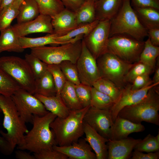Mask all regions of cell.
<instances>
[{"mask_svg": "<svg viewBox=\"0 0 159 159\" xmlns=\"http://www.w3.org/2000/svg\"><path fill=\"white\" fill-rule=\"evenodd\" d=\"M35 94L46 96L56 95V90L52 75L48 70L41 77L35 80Z\"/></svg>", "mask_w": 159, "mask_h": 159, "instance_id": "27", "label": "cell"}, {"mask_svg": "<svg viewBox=\"0 0 159 159\" xmlns=\"http://www.w3.org/2000/svg\"><path fill=\"white\" fill-rule=\"evenodd\" d=\"M0 112L3 113V125L6 132L0 130V134L11 144L14 149L21 146L24 143L25 134L29 130L19 116L11 97L0 95Z\"/></svg>", "mask_w": 159, "mask_h": 159, "instance_id": "3", "label": "cell"}, {"mask_svg": "<svg viewBox=\"0 0 159 159\" xmlns=\"http://www.w3.org/2000/svg\"><path fill=\"white\" fill-rule=\"evenodd\" d=\"M141 123L132 122L117 116L110 128V139L117 140L128 137L130 134L142 132L145 130Z\"/></svg>", "mask_w": 159, "mask_h": 159, "instance_id": "18", "label": "cell"}, {"mask_svg": "<svg viewBox=\"0 0 159 159\" xmlns=\"http://www.w3.org/2000/svg\"><path fill=\"white\" fill-rule=\"evenodd\" d=\"M92 87L81 83L75 85L77 96L83 107L90 105Z\"/></svg>", "mask_w": 159, "mask_h": 159, "instance_id": "41", "label": "cell"}, {"mask_svg": "<svg viewBox=\"0 0 159 159\" xmlns=\"http://www.w3.org/2000/svg\"><path fill=\"white\" fill-rule=\"evenodd\" d=\"M36 159H67L68 157L65 155L52 149L42 150L33 153Z\"/></svg>", "mask_w": 159, "mask_h": 159, "instance_id": "42", "label": "cell"}, {"mask_svg": "<svg viewBox=\"0 0 159 159\" xmlns=\"http://www.w3.org/2000/svg\"><path fill=\"white\" fill-rule=\"evenodd\" d=\"M0 68L9 75L20 86L34 95L35 79L24 59L15 56L0 58Z\"/></svg>", "mask_w": 159, "mask_h": 159, "instance_id": "7", "label": "cell"}, {"mask_svg": "<svg viewBox=\"0 0 159 159\" xmlns=\"http://www.w3.org/2000/svg\"><path fill=\"white\" fill-rule=\"evenodd\" d=\"M84 121L102 136L109 139L111 127L113 123L109 110L90 106L84 115Z\"/></svg>", "mask_w": 159, "mask_h": 159, "instance_id": "13", "label": "cell"}, {"mask_svg": "<svg viewBox=\"0 0 159 159\" xmlns=\"http://www.w3.org/2000/svg\"><path fill=\"white\" fill-rule=\"evenodd\" d=\"M124 0H97L95 2L96 19L99 21L111 20L118 12Z\"/></svg>", "mask_w": 159, "mask_h": 159, "instance_id": "21", "label": "cell"}, {"mask_svg": "<svg viewBox=\"0 0 159 159\" xmlns=\"http://www.w3.org/2000/svg\"><path fill=\"white\" fill-rule=\"evenodd\" d=\"M53 149L67 156L70 159H96L92 148L84 138L67 146L55 145Z\"/></svg>", "mask_w": 159, "mask_h": 159, "instance_id": "16", "label": "cell"}, {"mask_svg": "<svg viewBox=\"0 0 159 159\" xmlns=\"http://www.w3.org/2000/svg\"><path fill=\"white\" fill-rule=\"evenodd\" d=\"M135 7H151L159 10V0H130Z\"/></svg>", "mask_w": 159, "mask_h": 159, "instance_id": "44", "label": "cell"}, {"mask_svg": "<svg viewBox=\"0 0 159 159\" xmlns=\"http://www.w3.org/2000/svg\"><path fill=\"white\" fill-rule=\"evenodd\" d=\"M158 85L151 88L140 102L123 108L117 116L135 123L145 121L159 125Z\"/></svg>", "mask_w": 159, "mask_h": 159, "instance_id": "4", "label": "cell"}, {"mask_svg": "<svg viewBox=\"0 0 159 159\" xmlns=\"http://www.w3.org/2000/svg\"><path fill=\"white\" fill-rule=\"evenodd\" d=\"M60 95L70 110H79L83 108L77 96L75 85L71 82L66 80Z\"/></svg>", "mask_w": 159, "mask_h": 159, "instance_id": "28", "label": "cell"}, {"mask_svg": "<svg viewBox=\"0 0 159 159\" xmlns=\"http://www.w3.org/2000/svg\"><path fill=\"white\" fill-rule=\"evenodd\" d=\"M90 105L70 110L65 117H56L50 124L57 145L67 146L76 142L84 134V117Z\"/></svg>", "mask_w": 159, "mask_h": 159, "instance_id": "2", "label": "cell"}, {"mask_svg": "<svg viewBox=\"0 0 159 159\" xmlns=\"http://www.w3.org/2000/svg\"><path fill=\"white\" fill-rule=\"evenodd\" d=\"M150 74H144L135 77L130 84L132 90H137L153 84Z\"/></svg>", "mask_w": 159, "mask_h": 159, "instance_id": "43", "label": "cell"}, {"mask_svg": "<svg viewBox=\"0 0 159 159\" xmlns=\"http://www.w3.org/2000/svg\"><path fill=\"white\" fill-rule=\"evenodd\" d=\"M38 4L35 0H24L19 6L16 17L17 23L33 20L40 14Z\"/></svg>", "mask_w": 159, "mask_h": 159, "instance_id": "25", "label": "cell"}, {"mask_svg": "<svg viewBox=\"0 0 159 159\" xmlns=\"http://www.w3.org/2000/svg\"></svg>", "mask_w": 159, "mask_h": 159, "instance_id": "55", "label": "cell"}, {"mask_svg": "<svg viewBox=\"0 0 159 159\" xmlns=\"http://www.w3.org/2000/svg\"><path fill=\"white\" fill-rule=\"evenodd\" d=\"M14 0H1L0 11L4 8L11 4Z\"/></svg>", "mask_w": 159, "mask_h": 159, "instance_id": "51", "label": "cell"}, {"mask_svg": "<svg viewBox=\"0 0 159 159\" xmlns=\"http://www.w3.org/2000/svg\"><path fill=\"white\" fill-rule=\"evenodd\" d=\"M56 117L49 112L43 116L34 115L33 127L24 135L23 145L17 149L27 150L33 153L43 150L53 149V146L57 144L50 126Z\"/></svg>", "mask_w": 159, "mask_h": 159, "instance_id": "1", "label": "cell"}, {"mask_svg": "<svg viewBox=\"0 0 159 159\" xmlns=\"http://www.w3.org/2000/svg\"><path fill=\"white\" fill-rule=\"evenodd\" d=\"M115 102L110 96L92 87L90 105L103 110H110Z\"/></svg>", "mask_w": 159, "mask_h": 159, "instance_id": "32", "label": "cell"}, {"mask_svg": "<svg viewBox=\"0 0 159 159\" xmlns=\"http://www.w3.org/2000/svg\"><path fill=\"white\" fill-rule=\"evenodd\" d=\"M80 83L90 86L101 78L96 60L82 40V47L76 64Z\"/></svg>", "mask_w": 159, "mask_h": 159, "instance_id": "12", "label": "cell"}, {"mask_svg": "<svg viewBox=\"0 0 159 159\" xmlns=\"http://www.w3.org/2000/svg\"><path fill=\"white\" fill-rule=\"evenodd\" d=\"M59 36L57 34H48L47 35L37 38L25 37H19L21 46L24 49L32 48L46 46L48 44L61 45L57 40Z\"/></svg>", "mask_w": 159, "mask_h": 159, "instance_id": "26", "label": "cell"}, {"mask_svg": "<svg viewBox=\"0 0 159 159\" xmlns=\"http://www.w3.org/2000/svg\"><path fill=\"white\" fill-rule=\"evenodd\" d=\"M47 69L52 75L55 87L56 95H60L66 80L59 64L47 65Z\"/></svg>", "mask_w": 159, "mask_h": 159, "instance_id": "40", "label": "cell"}, {"mask_svg": "<svg viewBox=\"0 0 159 159\" xmlns=\"http://www.w3.org/2000/svg\"><path fill=\"white\" fill-rule=\"evenodd\" d=\"M96 61L101 77L111 81L121 90L125 87V77L135 63L127 62L108 51Z\"/></svg>", "mask_w": 159, "mask_h": 159, "instance_id": "8", "label": "cell"}, {"mask_svg": "<svg viewBox=\"0 0 159 159\" xmlns=\"http://www.w3.org/2000/svg\"><path fill=\"white\" fill-rule=\"evenodd\" d=\"M52 23L54 33L59 36L66 34L78 26L75 12L65 8L52 18Z\"/></svg>", "mask_w": 159, "mask_h": 159, "instance_id": "19", "label": "cell"}, {"mask_svg": "<svg viewBox=\"0 0 159 159\" xmlns=\"http://www.w3.org/2000/svg\"><path fill=\"white\" fill-rule=\"evenodd\" d=\"M65 8L75 12L85 0H60Z\"/></svg>", "mask_w": 159, "mask_h": 159, "instance_id": "47", "label": "cell"}, {"mask_svg": "<svg viewBox=\"0 0 159 159\" xmlns=\"http://www.w3.org/2000/svg\"><path fill=\"white\" fill-rule=\"evenodd\" d=\"M110 28V20L99 21L89 33L83 36L82 40L96 60L107 52Z\"/></svg>", "mask_w": 159, "mask_h": 159, "instance_id": "11", "label": "cell"}, {"mask_svg": "<svg viewBox=\"0 0 159 159\" xmlns=\"http://www.w3.org/2000/svg\"><path fill=\"white\" fill-rule=\"evenodd\" d=\"M97 0H85V1H96Z\"/></svg>", "mask_w": 159, "mask_h": 159, "instance_id": "53", "label": "cell"}, {"mask_svg": "<svg viewBox=\"0 0 159 159\" xmlns=\"http://www.w3.org/2000/svg\"><path fill=\"white\" fill-rule=\"evenodd\" d=\"M154 75L152 80L153 83H159V60L157 58L156 66L154 72Z\"/></svg>", "mask_w": 159, "mask_h": 159, "instance_id": "50", "label": "cell"}, {"mask_svg": "<svg viewBox=\"0 0 159 159\" xmlns=\"http://www.w3.org/2000/svg\"><path fill=\"white\" fill-rule=\"evenodd\" d=\"M134 150L148 153L158 151L159 140L156 138V136L150 134H148L136 145Z\"/></svg>", "mask_w": 159, "mask_h": 159, "instance_id": "39", "label": "cell"}, {"mask_svg": "<svg viewBox=\"0 0 159 159\" xmlns=\"http://www.w3.org/2000/svg\"><path fill=\"white\" fill-rule=\"evenodd\" d=\"M159 55V47L153 45L149 38L144 41L143 49L139 61L142 62L155 70L157 60Z\"/></svg>", "mask_w": 159, "mask_h": 159, "instance_id": "30", "label": "cell"}, {"mask_svg": "<svg viewBox=\"0 0 159 159\" xmlns=\"http://www.w3.org/2000/svg\"><path fill=\"white\" fill-rule=\"evenodd\" d=\"M14 150L10 143L3 136H0V152L8 156L11 155Z\"/></svg>", "mask_w": 159, "mask_h": 159, "instance_id": "46", "label": "cell"}, {"mask_svg": "<svg viewBox=\"0 0 159 159\" xmlns=\"http://www.w3.org/2000/svg\"><path fill=\"white\" fill-rule=\"evenodd\" d=\"M18 113L26 123H32L34 115L43 116L49 111L34 95L20 88L11 96Z\"/></svg>", "mask_w": 159, "mask_h": 159, "instance_id": "10", "label": "cell"}, {"mask_svg": "<svg viewBox=\"0 0 159 159\" xmlns=\"http://www.w3.org/2000/svg\"><path fill=\"white\" fill-rule=\"evenodd\" d=\"M82 39L60 45L31 48V53L47 65L59 64L68 60L76 64L81 52Z\"/></svg>", "mask_w": 159, "mask_h": 159, "instance_id": "6", "label": "cell"}, {"mask_svg": "<svg viewBox=\"0 0 159 159\" xmlns=\"http://www.w3.org/2000/svg\"><path fill=\"white\" fill-rule=\"evenodd\" d=\"M92 86L110 96L115 103L119 100L122 94V90L111 81L103 78L96 81Z\"/></svg>", "mask_w": 159, "mask_h": 159, "instance_id": "31", "label": "cell"}, {"mask_svg": "<svg viewBox=\"0 0 159 159\" xmlns=\"http://www.w3.org/2000/svg\"><path fill=\"white\" fill-rule=\"evenodd\" d=\"M34 95L44 105L46 110L57 116L64 118L69 114L70 110L66 106L60 95H56L46 96L38 94Z\"/></svg>", "mask_w": 159, "mask_h": 159, "instance_id": "22", "label": "cell"}, {"mask_svg": "<svg viewBox=\"0 0 159 159\" xmlns=\"http://www.w3.org/2000/svg\"><path fill=\"white\" fill-rule=\"evenodd\" d=\"M0 35V53L8 51L23 52L24 49L21 47L19 37L16 34L12 26L1 31Z\"/></svg>", "mask_w": 159, "mask_h": 159, "instance_id": "23", "label": "cell"}, {"mask_svg": "<svg viewBox=\"0 0 159 159\" xmlns=\"http://www.w3.org/2000/svg\"><path fill=\"white\" fill-rule=\"evenodd\" d=\"M155 70L144 63L138 61L135 63L126 74L124 82L127 85L131 84L136 77L144 74H150Z\"/></svg>", "mask_w": 159, "mask_h": 159, "instance_id": "37", "label": "cell"}, {"mask_svg": "<svg viewBox=\"0 0 159 159\" xmlns=\"http://www.w3.org/2000/svg\"><path fill=\"white\" fill-rule=\"evenodd\" d=\"M84 132L85 140L94 151L96 159H107L108 153L107 145L108 140L98 133L84 122Z\"/></svg>", "mask_w": 159, "mask_h": 159, "instance_id": "20", "label": "cell"}, {"mask_svg": "<svg viewBox=\"0 0 159 159\" xmlns=\"http://www.w3.org/2000/svg\"><path fill=\"white\" fill-rule=\"evenodd\" d=\"M19 12V7L13 3L0 11V31L10 26Z\"/></svg>", "mask_w": 159, "mask_h": 159, "instance_id": "35", "label": "cell"}, {"mask_svg": "<svg viewBox=\"0 0 159 159\" xmlns=\"http://www.w3.org/2000/svg\"><path fill=\"white\" fill-rule=\"evenodd\" d=\"M50 16L41 14L34 19L24 23H17L12 26L16 35L19 37H25L32 33H54Z\"/></svg>", "mask_w": 159, "mask_h": 159, "instance_id": "15", "label": "cell"}, {"mask_svg": "<svg viewBox=\"0 0 159 159\" xmlns=\"http://www.w3.org/2000/svg\"><path fill=\"white\" fill-rule=\"evenodd\" d=\"M1 0H0V4H1Z\"/></svg>", "mask_w": 159, "mask_h": 159, "instance_id": "54", "label": "cell"}, {"mask_svg": "<svg viewBox=\"0 0 159 159\" xmlns=\"http://www.w3.org/2000/svg\"><path fill=\"white\" fill-rule=\"evenodd\" d=\"M132 159H158L159 152L158 151L154 153L150 152L145 154L142 152L134 150L132 153Z\"/></svg>", "mask_w": 159, "mask_h": 159, "instance_id": "45", "label": "cell"}, {"mask_svg": "<svg viewBox=\"0 0 159 159\" xmlns=\"http://www.w3.org/2000/svg\"><path fill=\"white\" fill-rule=\"evenodd\" d=\"M159 84V83H153L135 90L131 89L130 84L127 85L122 90V94L119 100L110 110L113 122L121 109L125 107L135 104L141 100L146 96L151 88Z\"/></svg>", "mask_w": 159, "mask_h": 159, "instance_id": "14", "label": "cell"}, {"mask_svg": "<svg viewBox=\"0 0 159 159\" xmlns=\"http://www.w3.org/2000/svg\"><path fill=\"white\" fill-rule=\"evenodd\" d=\"M110 21L109 37L115 34H125L143 41L148 37L147 29L139 20L130 0H124L120 9Z\"/></svg>", "mask_w": 159, "mask_h": 159, "instance_id": "5", "label": "cell"}, {"mask_svg": "<svg viewBox=\"0 0 159 159\" xmlns=\"http://www.w3.org/2000/svg\"><path fill=\"white\" fill-rule=\"evenodd\" d=\"M24 59L29 65L35 80L42 76L47 71V65L32 54H26Z\"/></svg>", "mask_w": 159, "mask_h": 159, "instance_id": "36", "label": "cell"}, {"mask_svg": "<svg viewBox=\"0 0 159 159\" xmlns=\"http://www.w3.org/2000/svg\"><path fill=\"white\" fill-rule=\"evenodd\" d=\"M95 2L85 1L75 12L78 25L91 23L96 20Z\"/></svg>", "mask_w": 159, "mask_h": 159, "instance_id": "29", "label": "cell"}, {"mask_svg": "<svg viewBox=\"0 0 159 159\" xmlns=\"http://www.w3.org/2000/svg\"><path fill=\"white\" fill-rule=\"evenodd\" d=\"M148 37L151 43L154 45L159 46V27L147 29Z\"/></svg>", "mask_w": 159, "mask_h": 159, "instance_id": "48", "label": "cell"}, {"mask_svg": "<svg viewBox=\"0 0 159 159\" xmlns=\"http://www.w3.org/2000/svg\"><path fill=\"white\" fill-rule=\"evenodd\" d=\"M142 140L127 137L122 139H109L107 143V159H127L130 158L136 145Z\"/></svg>", "mask_w": 159, "mask_h": 159, "instance_id": "17", "label": "cell"}, {"mask_svg": "<svg viewBox=\"0 0 159 159\" xmlns=\"http://www.w3.org/2000/svg\"><path fill=\"white\" fill-rule=\"evenodd\" d=\"M20 88L19 85L0 68V95L11 97Z\"/></svg>", "mask_w": 159, "mask_h": 159, "instance_id": "34", "label": "cell"}, {"mask_svg": "<svg viewBox=\"0 0 159 159\" xmlns=\"http://www.w3.org/2000/svg\"><path fill=\"white\" fill-rule=\"evenodd\" d=\"M133 9L139 20L147 29L159 27V10L151 7Z\"/></svg>", "mask_w": 159, "mask_h": 159, "instance_id": "24", "label": "cell"}, {"mask_svg": "<svg viewBox=\"0 0 159 159\" xmlns=\"http://www.w3.org/2000/svg\"><path fill=\"white\" fill-rule=\"evenodd\" d=\"M144 45V41L128 35L115 34L109 39L107 51L127 62L133 64L139 61Z\"/></svg>", "mask_w": 159, "mask_h": 159, "instance_id": "9", "label": "cell"}, {"mask_svg": "<svg viewBox=\"0 0 159 159\" xmlns=\"http://www.w3.org/2000/svg\"><path fill=\"white\" fill-rule=\"evenodd\" d=\"M59 64L67 80L74 85L81 83L75 64L66 60L63 61Z\"/></svg>", "mask_w": 159, "mask_h": 159, "instance_id": "38", "label": "cell"}, {"mask_svg": "<svg viewBox=\"0 0 159 159\" xmlns=\"http://www.w3.org/2000/svg\"><path fill=\"white\" fill-rule=\"evenodd\" d=\"M15 157L18 159H36L34 155L19 149L15 152Z\"/></svg>", "mask_w": 159, "mask_h": 159, "instance_id": "49", "label": "cell"}, {"mask_svg": "<svg viewBox=\"0 0 159 159\" xmlns=\"http://www.w3.org/2000/svg\"><path fill=\"white\" fill-rule=\"evenodd\" d=\"M41 14L53 17L65 8L60 0H35Z\"/></svg>", "mask_w": 159, "mask_h": 159, "instance_id": "33", "label": "cell"}, {"mask_svg": "<svg viewBox=\"0 0 159 159\" xmlns=\"http://www.w3.org/2000/svg\"><path fill=\"white\" fill-rule=\"evenodd\" d=\"M24 0H14L12 3L19 7L20 4Z\"/></svg>", "mask_w": 159, "mask_h": 159, "instance_id": "52", "label": "cell"}]
</instances>
